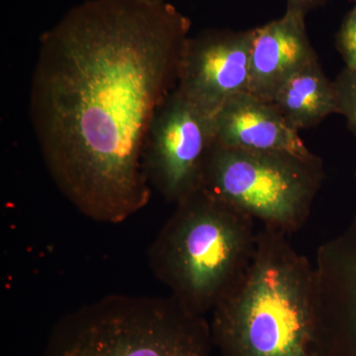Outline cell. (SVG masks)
Wrapping results in <instances>:
<instances>
[{
  "mask_svg": "<svg viewBox=\"0 0 356 356\" xmlns=\"http://www.w3.org/2000/svg\"><path fill=\"white\" fill-rule=\"evenodd\" d=\"M327 0H287V10L306 16L312 11L325 6Z\"/></svg>",
  "mask_w": 356,
  "mask_h": 356,
  "instance_id": "14",
  "label": "cell"
},
{
  "mask_svg": "<svg viewBox=\"0 0 356 356\" xmlns=\"http://www.w3.org/2000/svg\"><path fill=\"white\" fill-rule=\"evenodd\" d=\"M191 28L168 1L86 0L40 37L32 127L58 191L88 219L119 224L149 205L147 134Z\"/></svg>",
  "mask_w": 356,
  "mask_h": 356,
  "instance_id": "1",
  "label": "cell"
},
{
  "mask_svg": "<svg viewBox=\"0 0 356 356\" xmlns=\"http://www.w3.org/2000/svg\"><path fill=\"white\" fill-rule=\"evenodd\" d=\"M175 205L149 248V266L170 295L205 316L250 264L259 229L201 187Z\"/></svg>",
  "mask_w": 356,
  "mask_h": 356,
  "instance_id": "3",
  "label": "cell"
},
{
  "mask_svg": "<svg viewBox=\"0 0 356 356\" xmlns=\"http://www.w3.org/2000/svg\"><path fill=\"white\" fill-rule=\"evenodd\" d=\"M212 313L222 356H325L315 266L283 232L259 229L250 264Z\"/></svg>",
  "mask_w": 356,
  "mask_h": 356,
  "instance_id": "2",
  "label": "cell"
},
{
  "mask_svg": "<svg viewBox=\"0 0 356 356\" xmlns=\"http://www.w3.org/2000/svg\"><path fill=\"white\" fill-rule=\"evenodd\" d=\"M213 144L212 117L175 88L159 107L147 134L145 168L152 188L175 204L196 191Z\"/></svg>",
  "mask_w": 356,
  "mask_h": 356,
  "instance_id": "6",
  "label": "cell"
},
{
  "mask_svg": "<svg viewBox=\"0 0 356 356\" xmlns=\"http://www.w3.org/2000/svg\"><path fill=\"white\" fill-rule=\"evenodd\" d=\"M315 60L306 16L286 9L282 17L254 28L248 91L271 103L293 74Z\"/></svg>",
  "mask_w": 356,
  "mask_h": 356,
  "instance_id": "8",
  "label": "cell"
},
{
  "mask_svg": "<svg viewBox=\"0 0 356 356\" xmlns=\"http://www.w3.org/2000/svg\"><path fill=\"white\" fill-rule=\"evenodd\" d=\"M205 317L172 295H109L70 312L42 356H211Z\"/></svg>",
  "mask_w": 356,
  "mask_h": 356,
  "instance_id": "4",
  "label": "cell"
},
{
  "mask_svg": "<svg viewBox=\"0 0 356 356\" xmlns=\"http://www.w3.org/2000/svg\"><path fill=\"white\" fill-rule=\"evenodd\" d=\"M213 118L214 144L257 152L309 154L298 131L288 125L273 103L248 91L234 96Z\"/></svg>",
  "mask_w": 356,
  "mask_h": 356,
  "instance_id": "9",
  "label": "cell"
},
{
  "mask_svg": "<svg viewBox=\"0 0 356 356\" xmlns=\"http://www.w3.org/2000/svg\"><path fill=\"white\" fill-rule=\"evenodd\" d=\"M332 83L337 114L346 118L348 129L356 138V70L344 67Z\"/></svg>",
  "mask_w": 356,
  "mask_h": 356,
  "instance_id": "11",
  "label": "cell"
},
{
  "mask_svg": "<svg viewBox=\"0 0 356 356\" xmlns=\"http://www.w3.org/2000/svg\"><path fill=\"white\" fill-rule=\"evenodd\" d=\"M254 29H209L187 39L177 89L213 117L234 96L248 91Z\"/></svg>",
  "mask_w": 356,
  "mask_h": 356,
  "instance_id": "7",
  "label": "cell"
},
{
  "mask_svg": "<svg viewBox=\"0 0 356 356\" xmlns=\"http://www.w3.org/2000/svg\"><path fill=\"white\" fill-rule=\"evenodd\" d=\"M271 103L298 132L316 127L337 114L334 83L325 76L318 58L293 74Z\"/></svg>",
  "mask_w": 356,
  "mask_h": 356,
  "instance_id": "10",
  "label": "cell"
},
{
  "mask_svg": "<svg viewBox=\"0 0 356 356\" xmlns=\"http://www.w3.org/2000/svg\"><path fill=\"white\" fill-rule=\"evenodd\" d=\"M144 2H151V3H158V2L166 1V0H140Z\"/></svg>",
  "mask_w": 356,
  "mask_h": 356,
  "instance_id": "15",
  "label": "cell"
},
{
  "mask_svg": "<svg viewBox=\"0 0 356 356\" xmlns=\"http://www.w3.org/2000/svg\"><path fill=\"white\" fill-rule=\"evenodd\" d=\"M336 48L346 67L356 70V2L337 33Z\"/></svg>",
  "mask_w": 356,
  "mask_h": 356,
  "instance_id": "13",
  "label": "cell"
},
{
  "mask_svg": "<svg viewBox=\"0 0 356 356\" xmlns=\"http://www.w3.org/2000/svg\"><path fill=\"white\" fill-rule=\"evenodd\" d=\"M337 302L356 329V243L344 259L337 275Z\"/></svg>",
  "mask_w": 356,
  "mask_h": 356,
  "instance_id": "12",
  "label": "cell"
},
{
  "mask_svg": "<svg viewBox=\"0 0 356 356\" xmlns=\"http://www.w3.org/2000/svg\"><path fill=\"white\" fill-rule=\"evenodd\" d=\"M325 179L317 154L257 152L213 144L200 187L262 227L296 233L310 216Z\"/></svg>",
  "mask_w": 356,
  "mask_h": 356,
  "instance_id": "5",
  "label": "cell"
},
{
  "mask_svg": "<svg viewBox=\"0 0 356 356\" xmlns=\"http://www.w3.org/2000/svg\"><path fill=\"white\" fill-rule=\"evenodd\" d=\"M353 1H355V2H356V0H353Z\"/></svg>",
  "mask_w": 356,
  "mask_h": 356,
  "instance_id": "16",
  "label": "cell"
}]
</instances>
